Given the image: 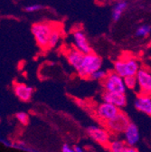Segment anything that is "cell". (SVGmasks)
I'll use <instances>...</instances> for the list:
<instances>
[{"label":"cell","mask_w":151,"mask_h":152,"mask_svg":"<svg viewBox=\"0 0 151 152\" xmlns=\"http://www.w3.org/2000/svg\"><path fill=\"white\" fill-rule=\"evenodd\" d=\"M54 24L49 22H39L32 26V33L34 39L42 49H48L49 40L53 30Z\"/></svg>","instance_id":"2"},{"label":"cell","mask_w":151,"mask_h":152,"mask_svg":"<svg viewBox=\"0 0 151 152\" xmlns=\"http://www.w3.org/2000/svg\"><path fill=\"white\" fill-rule=\"evenodd\" d=\"M123 81H124V83H125V86L128 87V89L130 90H133L135 89L136 87V84H137V75H133V76H127V77L123 78Z\"/></svg>","instance_id":"18"},{"label":"cell","mask_w":151,"mask_h":152,"mask_svg":"<svg viewBox=\"0 0 151 152\" xmlns=\"http://www.w3.org/2000/svg\"><path fill=\"white\" fill-rule=\"evenodd\" d=\"M126 135V143L128 146L133 147L134 144L139 140V130L137 126L134 123H130L128 127L127 130L125 131Z\"/></svg>","instance_id":"13"},{"label":"cell","mask_w":151,"mask_h":152,"mask_svg":"<svg viewBox=\"0 0 151 152\" xmlns=\"http://www.w3.org/2000/svg\"><path fill=\"white\" fill-rule=\"evenodd\" d=\"M65 56L69 64L79 73L82 70L85 54L79 51L75 46H72L71 48L67 49V51L65 52Z\"/></svg>","instance_id":"9"},{"label":"cell","mask_w":151,"mask_h":152,"mask_svg":"<svg viewBox=\"0 0 151 152\" xmlns=\"http://www.w3.org/2000/svg\"><path fill=\"white\" fill-rule=\"evenodd\" d=\"M123 152H139V150L134 148V147H130V146H127L126 148L124 149Z\"/></svg>","instance_id":"23"},{"label":"cell","mask_w":151,"mask_h":152,"mask_svg":"<svg viewBox=\"0 0 151 152\" xmlns=\"http://www.w3.org/2000/svg\"><path fill=\"white\" fill-rule=\"evenodd\" d=\"M101 98L104 102L110 103L112 105H115L118 108L125 107L127 104V98L125 93H118V92H109L103 91Z\"/></svg>","instance_id":"11"},{"label":"cell","mask_w":151,"mask_h":152,"mask_svg":"<svg viewBox=\"0 0 151 152\" xmlns=\"http://www.w3.org/2000/svg\"><path fill=\"white\" fill-rule=\"evenodd\" d=\"M139 70V63L134 57L122 56L114 63V72L122 78L137 75Z\"/></svg>","instance_id":"4"},{"label":"cell","mask_w":151,"mask_h":152,"mask_svg":"<svg viewBox=\"0 0 151 152\" xmlns=\"http://www.w3.org/2000/svg\"><path fill=\"white\" fill-rule=\"evenodd\" d=\"M62 151H63V152H74V149L71 148V147H69L67 144H64V145L63 146Z\"/></svg>","instance_id":"22"},{"label":"cell","mask_w":151,"mask_h":152,"mask_svg":"<svg viewBox=\"0 0 151 152\" xmlns=\"http://www.w3.org/2000/svg\"><path fill=\"white\" fill-rule=\"evenodd\" d=\"M136 109L151 117V97L137 96Z\"/></svg>","instance_id":"14"},{"label":"cell","mask_w":151,"mask_h":152,"mask_svg":"<svg viewBox=\"0 0 151 152\" xmlns=\"http://www.w3.org/2000/svg\"><path fill=\"white\" fill-rule=\"evenodd\" d=\"M101 65H102V60L99 55L94 53L93 52L85 54L82 70L79 72L80 77L86 80L90 79V77L94 73L100 71Z\"/></svg>","instance_id":"5"},{"label":"cell","mask_w":151,"mask_h":152,"mask_svg":"<svg viewBox=\"0 0 151 152\" xmlns=\"http://www.w3.org/2000/svg\"><path fill=\"white\" fill-rule=\"evenodd\" d=\"M74 152H84L81 148H79V147H74Z\"/></svg>","instance_id":"24"},{"label":"cell","mask_w":151,"mask_h":152,"mask_svg":"<svg viewBox=\"0 0 151 152\" xmlns=\"http://www.w3.org/2000/svg\"><path fill=\"white\" fill-rule=\"evenodd\" d=\"M150 45H151V43H150Z\"/></svg>","instance_id":"26"},{"label":"cell","mask_w":151,"mask_h":152,"mask_svg":"<svg viewBox=\"0 0 151 152\" xmlns=\"http://www.w3.org/2000/svg\"><path fill=\"white\" fill-rule=\"evenodd\" d=\"M137 80L139 85L138 96L151 97V73L149 71L144 67L139 68L137 74Z\"/></svg>","instance_id":"7"},{"label":"cell","mask_w":151,"mask_h":152,"mask_svg":"<svg viewBox=\"0 0 151 152\" xmlns=\"http://www.w3.org/2000/svg\"><path fill=\"white\" fill-rule=\"evenodd\" d=\"M101 86L105 91L125 93V83L122 77L115 72H108L105 76L100 80Z\"/></svg>","instance_id":"6"},{"label":"cell","mask_w":151,"mask_h":152,"mask_svg":"<svg viewBox=\"0 0 151 152\" xmlns=\"http://www.w3.org/2000/svg\"><path fill=\"white\" fill-rule=\"evenodd\" d=\"M151 32V26L148 25H143L139 26L136 32L137 36H147L150 34Z\"/></svg>","instance_id":"19"},{"label":"cell","mask_w":151,"mask_h":152,"mask_svg":"<svg viewBox=\"0 0 151 152\" xmlns=\"http://www.w3.org/2000/svg\"><path fill=\"white\" fill-rule=\"evenodd\" d=\"M72 34H73L74 46L76 47L79 51H81L84 54H88V53H92L91 47L89 44L87 37L82 30L74 31Z\"/></svg>","instance_id":"10"},{"label":"cell","mask_w":151,"mask_h":152,"mask_svg":"<svg viewBox=\"0 0 151 152\" xmlns=\"http://www.w3.org/2000/svg\"><path fill=\"white\" fill-rule=\"evenodd\" d=\"M87 133L89 137H90L94 141L99 143L105 148L109 149V144H110V135L109 133L105 129L101 128H97V127H89L87 129Z\"/></svg>","instance_id":"8"},{"label":"cell","mask_w":151,"mask_h":152,"mask_svg":"<svg viewBox=\"0 0 151 152\" xmlns=\"http://www.w3.org/2000/svg\"><path fill=\"white\" fill-rule=\"evenodd\" d=\"M15 93L18 99L23 102H29L33 94V88L26 84H17L15 87Z\"/></svg>","instance_id":"12"},{"label":"cell","mask_w":151,"mask_h":152,"mask_svg":"<svg viewBox=\"0 0 151 152\" xmlns=\"http://www.w3.org/2000/svg\"><path fill=\"white\" fill-rule=\"evenodd\" d=\"M91 110V115L96 121H98L102 126L109 120L114 118L117 114L120 112V109L116 107L115 105H112L110 103L103 102L98 104L95 107L87 106Z\"/></svg>","instance_id":"3"},{"label":"cell","mask_w":151,"mask_h":152,"mask_svg":"<svg viewBox=\"0 0 151 152\" xmlns=\"http://www.w3.org/2000/svg\"><path fill=\"white\" fill-rule=\"evenodd\" d=\"M130 123V120L127 113L120 110L117 115L111 120L108 121L103 125V127L109 133L110 136H118L122 133H125Z\"/></svg>","instance_id":"1"},{"label":"cell","mask_w":151,"mask_h":152,"mask_svg":"<svg viewBox=\"0 0 151 152\" xmlns=\"http://www.w3.org/2000/svg\"><path fill=\"white\" fill-rule=\"evenodd\" d=\"M62 28L61 27H58L57 25L54 24V26H53V30L52 32V34H51V37H50V40H49V45H48V49L50 48H53L57 45V44L59 43L61 37H62Z\"/></svg>","instance_id":"16"},{"label":"cell","mask_w":151,"mask_h":152,"mask_svg":"<svg viewBox=\"0 0 151 152\" xmlns=\"http://www.w3.org/2000/svg\"><path fill=\"white\" fill-rule=\"evenodd\" d=\"M127 7H128V3L126 1L115 3V5L113 6V8H112V19L115 22L119 21L122 14L124 13V11L127 9Z\"/></svg>","instance_id":"15"},{"label":"cell","mask_w":151,"mask_h":152,"mask_svg":"<svg viewBox=\"0 0 151 152\" xmlns=\"http://www.w3.org/2000/svg\"><path fill=\"white\" fill-rule=\"evenodd\" d=\"M15 117L18 121L21 122L23 125H27L29 123V117L26 112H17L15 114Z\"/></svg>","instance_id":"20"},{"label":"cell","mask_w":151,"mask_h":152,"mask_svg":"<svg viewBox=\"0 0 151 152\" xmlns=\"http://www.w3.org/2000/svg\"><path fill=\"white\" fill-rule=\"evenodd\" d=\"M42 8H44L43 6L38 5V4H34V5H29V6L26 7H25V10H26V12L32 13V12H36V11H38V10H40V9H42Z\"/></svg>","instance_id":"21"},{"label":"cell","mask_w":151,"mask_h":152,"mask_svg":"<svg viewBox=\"0 0 151 152\" xmlns=\"http://www.w3.org/2000/svg\"><path fill=\"white\" fill-rule=\"evenodd\" d=\"M112 1H114L115 3H118V2H123L125 0H112Z\"/></svg>","instance_id":"25"},{"label":"cell","mask_w":151,"mask_h":152,"mask_svg":"<svg viewBox=\"0 0 151 152\" xmlns=\"http://www.w3.org/2000/svg\"><path fill=\"white\" fill-rule=\"evenodd\" d=\"M127 146L128 144L126 143V141L115 140V141L110 142L108 150L109 152H123Z\"/></svg>","instance_id":"17"}]
</instances>
